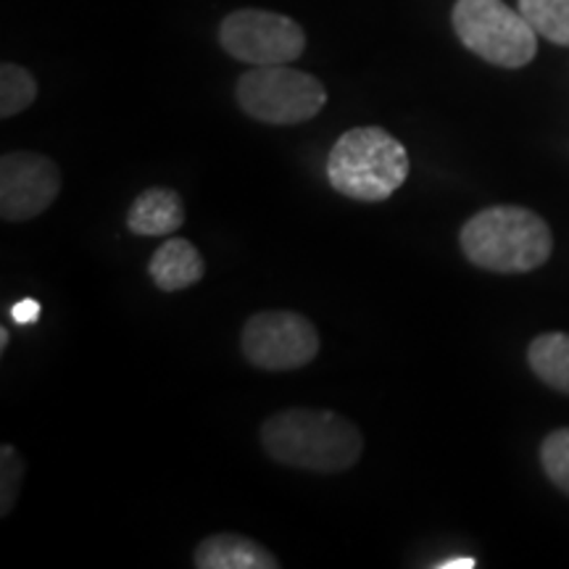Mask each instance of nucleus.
I'll return each instance as SVG.
<instances>
[{
  "label": "nucleus",
  "mask_w": 569,
  "mask_h": 569,
  "mask_svg": "<svg viewBox=\"0 0 569 569\" xmlns=\"http://www.w3.org/2000/svg\"><path fill=\"white\" fill-rule=\"evenodd\" d=\"M219 46L248 67L293 63L306 51V32L296 19L264 9H238L219 24Z\"/></svg>",
  "instance_id": "6"
},
{
  "label": "nucleus",
  "mask_w": 569,
  "mask_h": 569,
  "mask_svg": "<svg viewBox=\"0 0 569 569\" xmlns=\"http://www.w3.org/2000/svg\"><path fill=\"white\" fill-rule=\"evenodd\" d=\"M540 465L546 478L569 496V427L549 432L540 443Z\"/></svg>",
  "instance_id": "15"
},
{
  "label": "nucleus",
  "mask_w": 569,
  "mask_h": 569,
  "mask_svg": "<svg viewBox=\"0 0 569 569\" xmlns=\"http://www.w3.org/2000/svg\"><path fill=\"white\" fill-rule=\"evenodd\" d=\"M403 142L382 127H353L327 153V182L348 201L380 203L409 180Z\"/></svg>",
  "instance_id": "3"
},
{
  "label": "nucleus",
  "mask_w": 569,
  "mask_h": 569,
  "mask_svg": "<svg viewBox=\"0 0 569 569\" xmlns=\"http://www.w3.org/2000/svg\"><path fill=\"white\" fill-rule=\"evenodd\" d=\"M469 264L496 274H525L543 267L553 251L551 227L522 206H488L459 232Z\"/></svg>",
  "instance_id": "2"
},
{
  "label": "nucleus",
  "mask_w": 569,
  "mask_h": 569,
  "mask_svg": "<svg viewBox=\"0 0 569 569\" xmlns=\"http://www.w3.org/2000/svg\"><path fill=\"white\" fill-rule=\"evenodd\" d=\"M9 348V327H0V353H6Z\"/></svg>",
  "instance_id": "19"
},
{
  "label": "nucleus",
  "mask_w": 569,
  "mask_h": 569,
  "mask_svg": "<svg viewBox=\"0 0 569 569\" xmlns=\"http://www.w3.org/2000/svg\"><path fill=\"white\" fill-rule=\"evenodd\" d=\"M451 24L461 46L493 67L522 69L538 53V32L503 0H457Z\"/></svg>",
  "instance_id": "5"
},
{
  "label": "nucleus",
  "mask_w": 569,
  "mask_h": 569,
  "mask_svg": "<svg viewBox=\"0 0 569 569\" xmlns=\"http://www.w3.org/2000/svg\"><path fill=\"white\" fill-rule=\"evenodd\" d=\"M528 365L540 382L569 396V336L543 332L528 348Z\"/></svg>",
  "instance_id": "12"
},
{
  "label": "nucleus",
  "mask_w": 569,
  "mask_h": 569,
  "mask_svg": "<svg viewBox=\"0 0 569 569\" xmlns=\"http://www.w3.org/2000/svg\"><path fill=\"white\" fill-rule=\"evenodd\" d=\"M478 567V559L472 557H457V559H448V561H438L436 569H472Z\"/></svg>",
  "instance_id": "18"
},
{
  "label": "nucleus",
  "mask_w": 569,
  "mask_h": 569,
  "mask_svg": "<svg viewBox=\"0 0 569 569\" xmlns=\"http://www.w3.org/2000/svg\"><path fill=\"white\" fill-rule=\"evenodd\" d=\"M148 274L163 293L188 290L203 280L206 264L198 248L184 238H169L148 261Z\"/></svg>",
  "instance_id": "10"
},
{
  "label": "nucleus",
  "mask_w": 569,
  "mask_h": 569,
  "mask_svg": "<svg viewBox=\"0 0 569 569\" xmlns=\"http://www.w3.org/2000/svg\"><path fill=\"white\" fill-rule=\"evenodd\" d=\"M264 453L277 465L315 475H340L365 453V436L332 409H282L259 430Z\"/></svg>",
  "instance_id": "1"
},
{
  "label": "nucleus",
  "mask_w": 569,
  "mask_h": 569,
  "mask_svg": "<svg viewBox=\"0 0 569 569\" xmlns=\"http://www.w3.org/2000/svg\"><path fill=\"white\" fill-rule=\"evenodd\" d=\"M61 193V169L48 156L13 151L0 159V219L30 222L53 206Z\"/></svg>",
  "instance_id": "8"
},
{
  "label": "nucleus",
  "mask_w": 569,
  "mask_h": 569,
  "mask_svg": "<svg viewBox=\"0 0 569 569\" xmlns=\"http://www.w3.org/2000/svg\"><path fill=\"white\" fill-rule=\"evenodd\" d=\"M21 480H24V461L19 451L6 443L0 448V515L9 517L13 503H17Z\"/></svg>",
  "instance_id": "16"
},
{
  "label": "nucleus",
  "mask_w": 569,
  "mask_h": 569,
  "mask_svg": "<svg viewBox=\"0 0 569 569\" xmlns=\"http://www.w3.org/2000/svg\"><path fill=\"white\" fill-rule=\"evenodd\" d=\"M184 224L182 198L172 188H148L127 211V227L140 238H167Z\"/></svg>",
  "instance_id": "11"
},
{
  "label": "nucleus",
  "mask_w": 569,
  "mask_h": 569,
  "mask_svg": "<svg viewBox=\"0 0 569 569\" xmlns=\"http://www.w3.org/2000/svg\"><path fill=\"white\" fill-rule=\"evenodd\" d=\"M38 98V82L19 63L6 61L0 67V117L11 119L27 111Z\"/></svg>",
  "instance_id": "14"
},
{
  "label": "nucleus",
  "mask_w": 569,
  "mask_h": 569,
  "mask_svg": "<svg viewBox=\"0 0 569 569\" xmlns=\"http://www.w3.org/2000/svg\"><path fill=\"white\" fill-rule=\"evenodd\" d=\"M246 361L264 372H293L317 359L319 332L303 315L290 309L259 311L240 332Z\"/></svg>",
  "instance_id": "7"
},
{
  "label": "nucleus",
  "mask_w": 569,
  "mask_h": 569,
  "mask_svg": "<svg viewBox=\"0 0 569 569\" xmlns=\"http://www.w3.org/2000/svg\"><path fill=\"white\" fill-rule=\"evenodd\" d=\"M234 101L261 124H303L327 106V88L309 71L290 63L253 67L234 82Z\"/></svg>",
  "instance_id": "4"
},
{
  "label": "nucleus",
  "mask_w": 569,
  "mask_h": 569,
  "mask_svg": "<svg viewBox=\"0 0 569 569\" xmlns=\"http://www.w3.org/2000/svg\"><path fill=\"white\" fill-rule=\"evenodd\" d=\"M193 565L198 569H280L282 561L259 540L238 532H217L196 546Z\"/></svg>",
  "instance_id": "9"
},
{
  "label": "nucleus",
  "mask_w": 569,
  "mask_h": 569,
  "mask_svg": "<svg viewBox=\"0 0 569 569\" xmlns=\"http://www.w3.org/2000/svg\"><path fill=\"white\" fill-rule=\"evenodd\" d=\"M40 317V303L32 301V298H24L17 306H11V319L17 325H34Z\"/></svg>",
  "instance_id": "17"
},
{
  "label": "nucleus",
  "mask_w": 569,
  "mask_h": 569,
  "mask_svg": "<svg viewBox=\"0 0 569 569\" xmlns=\"http://www.w3.org/2000/svg\"><path fill=\"white\" fill-rule=\"evenodd\" d=\"M519 11L540 38L569 48V0H519Z\"/></svg>",
  "instance_id": "13"
}]
</instances>
